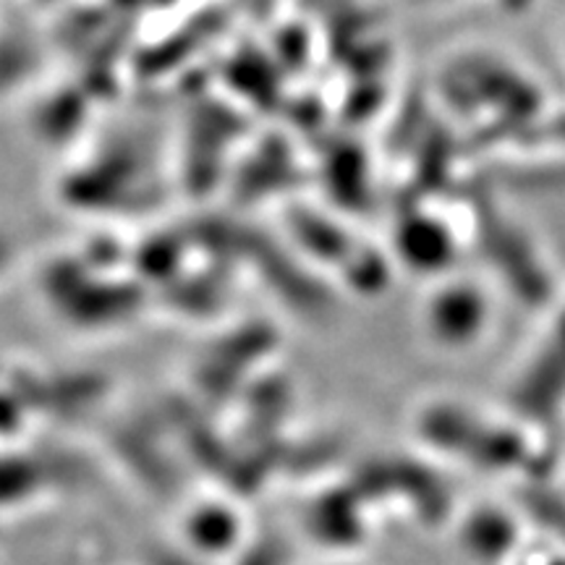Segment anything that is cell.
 <instances>
[{"label": "cell", "instance_id": "6da1fadb", "mask_svg": "<svg viewBox=\"0 0 565 565\" xmlns=\"http://www.w3.org/2000/svg\"><path fill=\"white\" fill-rule=\"evenodd\" d=\"M437 330L443 333H450L448 338H456L461 341L477 328L479 322V303L469 291H450V296L437 303L435 309Z\"/></svg>", "mask_w": 565, "mask_h": 565}]
</instances>
